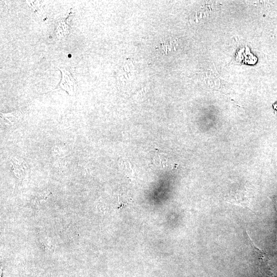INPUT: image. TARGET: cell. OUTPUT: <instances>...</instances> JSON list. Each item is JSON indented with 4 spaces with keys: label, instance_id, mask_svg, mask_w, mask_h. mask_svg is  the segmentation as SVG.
I'll use <instances>...</instances> for the list:
<instances>
[{
    "label": "cell",
    "instance_id": "6da1fadb",
    "mask_svg": "<svg viewBox=\"0 0 277 277\" xmlns=\"http://www.w3.org/2000/svg\"><path fill=\"white\" fill-rule=\"evenodd\" d=\"M246 233L249 244L258 263L260 271L268 276L274 275V268L271 255L266 251L258 247L246 231Z\"/></svg>",
    "mask_w": 277,
    "mask_h": 277
},
{
    "label": "cell",
    "instance_id": "7a4b0ae2",
    "mask_svg": "<svg viewBox=\"0 0 277 277\" xmlns=\"http://www.w3.org/2000/svg\"><path fill=\"white\" fill-rule=\"evenodd\" d=\"M7 161L16 179L22 181L30 171L27 162L23 157L16 155H9Z\"/></svg>",
    "mask_w": 277,
    "mask_h": 277
},
{
    "label": "cell",
    "instance_id": "3957f363",
    "mask_svg": "<svg viewBox=\"0 0 277 277\" xmlns=\"http://www.w3.org/2000/svg\"><path fill=\"white\" fill-rule=\"evenodd\" d=\"M58 68L62 73L60 87L66 91L70 96L75 95L78 89L76 79L68 69L65 68Z\"/></svg>",
    "mask_w": 277,
    "mask_h": 277
},
{
    "label": "cell",
    "instance_id": "277c9868",
    "mask_svg": "<svg viewBox=\"0 0 277 277\" xmlns=\"http://www.w3.org/2000/svg\"><path fill=\"white\" fill-rule=\"evenodd\" d=\"M1 118L6 126L14 127L18 126L22 122L23 114L22 112L18 110L7 113L1 112Z\"/></svg>",
    "mask_w": 277,
    "mask_h": 277
},
{
    "label": "cell",
    "instance_id": "5b68a950",
    "mask_svg": "<svg viewBox=\"0 0 277 277\" xmlns=\"http://www.w3.org/2000/svg\"><path fill=\"white\" fill-rule=\"evenodd\" d=\"M69 153L68 146L62 142H56L52 146L51 151L52 157L59 160L66 156Z\"/></svg>",
    "mask_w": 277,
    "mask_h": 277
},
{
    "label": "cell",
    "instance_id": "8992f818",
    "mask_svg": "<svg viewBox=\"0 0 277 277\" xmlns=\"http://www.w3.org/2000/svg\"><path fill=\"white\" fill-rule=\"evenodd\" d=\"M71 18L67 17L65 19L58 20L55 31L56 36L58 39L65 37L69 33V25Z\"/></svg>",
    "mask_w": 277,
    "mask_h": 277
},
{
    "label": "cell",
    "instance_id": "52a82bcc",
    "mask_svg": "<svg viewBox=\"0 0 277 277\" xmlns=\"http://www.w3.org/2000/svg\"><path fill=\"white\" fill-rule=\"evenodd\" d=\"M26 2L28 6L36 13H40L43 9V6L41 1H27Z\"/></svg>",
    "mask_w": 277,
    "mask_h": 277
},
{
    "label": "cell",
    "instance_id": "ba28073f",
    "mask_svg": "<svg viewBox=\"0 0 277 277\" xmlns=\"http://www.w3.org/2000/svg\"><path fill=\"white\" fill-rule=\"evenodd\" d=\"M275 209L276 210V214H277V201L275 202ZM276 233L277 234V218H276Z\"/></svg>",
    "mask_w": 277,
    "mask_h": 277
}]
</instances>
